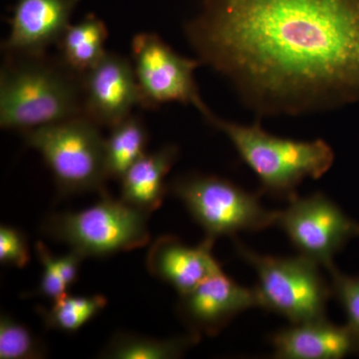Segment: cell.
I'll return each mask as SVG.
<instances>
[{"label": "cell", "instance_id": "2e32d148", "mask_svg": "<svg viewBox=\"0 0 359 359\" xmlns=\"http://www.w3.org/2000/svg\"><path fill=\"white\" fill-rule=\"evenodd\" d=\"M107 37V26L104 21L89 13L76 25L68 26L59 40L61 62L82 76L105 55Z\"/></svg>", "mask_w": 359, "mask_h": 359}, {"label": "cell", "instance_id": "44dd1931", "mask_svg": "<svg viewBox=\"0 0 359 359\" xmlns=\"http://www.w3.org/2000/svg\"><path fill=\"white\" fill-rule=\"evenodd\" d=\"M332 292L347 318V327L351 330L359 344V276H351L340 273L337 266L330 269Z\"/></svg>", "mask_w": 359, "mask_h": 359}, {"label": "cell", "instance_id": "5bb4252c", "mask_svg": "<svg viewBox=\"0 0 359 359\" xmlns=\"http://www.w3.org/2000/svg\"><path fill=\"white\" fill-rule=\"evenodd\" d=\"M275 358L339 359L359 353V344L347 325L339 327L327 318L292 323L271 337Z\"/></svg>", "mask_w": 359, "mask_h": 359}, {"label": "cell", "instance_id": "d6986e66", "mask_svg": "<svg viewBox=\"0 0 359 359\" xmlns=\"http://www.w3.org/2000/svg\"><path fill=\"white\" fill-rule=\"evenodd\" d=\"M107 306V299L102 294L90 297H65L53 301L50 308L39 306L37 313L45 327L58 332L74 334Z\"/></svg>", "mask_w": 359, "mask_h": 359}, {"label": "cell", "instance_id": "e0dca14e", "mask_svg": "<svg viewBox=\"0 0 359 359\" xmlns=\"http://www.w3.org/2000/svg\"><path fill=\"white\" fill-rule=\"evenodd\" d=\"M201 335L196 332L170 339H157L143 335L117 332L101 351V358L174 359L196 346Z\"/></svg>", "mask_w": 359, "mask_h": 359}, {"label": "cell", "instance_id": "ffe728a7", "mask_svg": "<svg viewBox=\"0 0 359 359\" xmlns=\"http://www.w3.org/2000/svg\"><path fill=\"white\" fill-rule=\"evenodd\" d=\"M47 354L46 346L41 340L22 323H18L7 314L0 318V358L39 359Z\"/></svg>", "mask_w": 359, "mask_h": 359}, {"label": "cell", "instance_id": "ac0fdd59", "mask_svg": "<svg viewBox=\"0 0 359 359\" xmlns=\"http://www.w3.org/2000/svg\"><path fill=\"white\" fill-rule=\"evenodd\" d=\"M110 129L105 138L106 170L108 179L121 181L130 168L146 154L148 131L140 118L132 115Z\"/></svg>", "mask_w": 359, "mask_h": 359}, {"label": "cell", "instance_id": "ba28073f", "mask_svg": "<svg viewBox=\"0 0 359 359\" xmlns=\"http://www.w3.org/2000/svg\"><path fill=\"white\" fill-rule=\"evenodd\" d=\"M131 50L142 107L178 102L197 108L205 120L214 114L196 83L195 70L202 65L199 59L180 55L159 35L150 32L135 35Z\"/></svg>", "mask_w": 359, "mask_h": 359}, {"label": "cell", "instance_id": "4fadbf2b", "mask_svg": "<svg viewBox=\"0 0 359 359\" xmlns=\"http://www.w3.org/2000/svg\"><path fill=\"white\" fill-rule=\"evenodd\" d=\"M214 243V238L205 237L200 245L190 247L174 236H162L149 248L146 257L148 271L172 285L180 295L185 294L223 271L212 256Z\"/></svg>", "mask_w": 359, "mask_h": 359}, {"label": "cell", "instance_id": "5b68a950", "mask_svg": "<svg viewBox=\"0 0 359 359\" xmlns=\"http://www.w3.org/2000/svg\"><path fill=\"white\" fill-rule=\"evenodd\" d=\"M101 196L95 205L82 211L51 215L42 230L84 259L109 257L148 245L149 214L106 192Z\"/></svg>", "mask_w": 359, "mask_h": 359}, {"label": "cell", "instance_id": "30bf717a", "mask_svg": "<svg viewBox=\"0 0 359 359\" xmlns=\"http://www.w3.org/2000/svg\"><path fill=\"white\" fill-rule=\"evenodd\" d=\"M83 114L98 126H115L140 105V91L132 61L106 52L81 76Z\"/></svg>", "mask_w": 359, "mask_h": 359}, {"label": "cell", "instance_id": "277c9868", "mask_svg": "<svg viewBox=\"0 0 359 359\" xmlns=\"http://www.w3.org/2000/svg\"><path fill=\"white\" fill-rule=\"evenodd\" d=\"M85 116L22 132L28 147L42 156L62 196L105 193V138Z\"/></svg>", "mask_w": 359, "mask_h": 359}, {"label": "cell", "instance_id": "7a4b0ae2", "mask_svg": "<svg viewBox=\"0 0 359 359\" xmlns=\"http://www.w3.org/2000/svg\"><path fill=\"white\" fill-rule=\"evenodd\" d=\"M0 71V126L21 133L83 116L81 76L61 60L11 55Z\"/></svg>", "mask_w": 359, "mask_h": 359}, {"label": "cell", "instance_id": "7402d4cb", "mask_svg": "<svg viewBox=\"0 0 359 359\" xmlns=\"http://www.w3.org/2000/svg\"><path fill=\"white\" fill-rule=\"evenodd\" d=\"M35 250H36L40 263L43 266V273L34 294L48 297L52 301H56L65 297L68 294L69 287L61 276L60 269L56 264L55 255L52 254L46 245L40 241L35 245Z\"/></svg>", "mask_w": 359, "mask_h": 359}, {"label": "cell", "instance_id": "9a60e30c", "mask_svg": "<svg viewBox=\"0 0 359 359\" xmlns=\"http://www.w3.org/2000/svg\"><path fill=\"white\" fill-rule=\"evenodd\" d=\"M179 148L167 145L146 153L121 179L120 199L135 209L150 215L159 209L169 191L165 179L178 159Z\"/></svg>", "mask_w": 359, "mask_h": 359}, {"label": "cell", "instance_id": "3957f363", "mask_svg": "<svg viewBox=\"0 0 359 359\" xmlns=\"http://www.w3.org/2000/svg\"><path fill=\"white\" fill-rule=\"evenodd\" d=\"M207 121L230 139L242 160L256 173L264 192L276 197H294L295 189L304 179H320L334 164V151L321 139L280 138L264 131L259 122L242 125L215 114Z\"/></svg>", "mask_w": 359, "mask_h": 359}, {"label": "cell", "instance_id": "8992f818", "mask_svg": "<svg viewBox=\"0 0 359 359\" xmlns=\"http://www.w3.org/2000/svg\"><path fill=\"white\" fill-rule=\"evenodd\" d=\"M238 256L256 271V287L262 308L283 316L290 323L325 318L332 287L320 266L306 257H276L259 255L235 242Z\"/></svg>", "mask_w": 359, "mask_h": 359}, {"label": "cell", "instance_id": "8fae6325", "mask_svg": "<svg viewBox=\"0 0 359 359\" xmlns=\"http://www.w3.org/2000/svg\"><path fill=\"white\" fill-rule=\"evenodd\" d=\"M254 308H262L256 287H243L224 271L180 295L178 306L180 316L191 332L210 337L218 334L238 314Z\"/></svg>", "mask_w": 359, "mask_h": 359}, {"label": "cell", "instance_id": "52a82bcc", "mask_svg": "<svg viewBox=\"0 0 359 359\" xmlns=\"http://www.w3.org/2000/svg\"><path fill=\"white\" fill-rule=\"evenodd\" d=\"M169 191L184 203L205 236L214 240L276 226L280 212L266 210L259 196L216 176L181 177L170 184Z\"/></svg>", "mask_w": 359, "mask_h": 359}, {"label": "cell", "instance_id": "603a6c76", "mask_svg": "<svg viewBox=\"0 0 359 359\" xmlns=\"http://www.w3.org/2000/svg\"><path fill=\"white\" fill-rule=\"evenodd\" d=\"M30 252L25 233L13 226H0V262L22 269L29 263Z\"/></svg>", "mask_w": 359, "mask_h": 359}, {"label": "cell", "instance_id": "9c48e42d", "mask_svg": "<svg viewBox=\"0 0 359 359\" xmlns=\"http://www.w3.org/2000/svg\"><path fill=\"white\" fill-rule=\"evenodd\" d=\"M289 202L287 209L278 212L276 226L285 231L299 256L330 271L335 266V255L359 235V224L323 194L295 195Z\"/></svg>", "mask_w": 359, "mask_h": 359}, {"label": "cell", "instance_id": "7c38bea8", "mask_svg": "<svg viewBox=\"0 0 359 359\" xmlns=\"http://www.w3.org/2000/svg\"><path fill=\"white\" fill-rule=\"evenodd\" d=\"M81 0H15L2 49L11 55L42 56L57 44Z\"/></svg>", "mask_w": 359, "mask_h": 359}, {"label": "cell", "instance_id": "6da1fadb", "mask_svg": "<svg viewBox=\"0 0 359 359\" xmlns=\"http://www.w3.org/2000/svg\"><path fill=\"white\" fill-rule=\"evenodd\" d=\"M185 34L259 116L327 110L359 92V0H201Z\"/></svg>", "mask_w": 359, "mask_h": 359}]
</instances>
